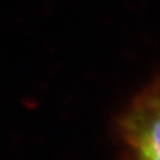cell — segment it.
<instances>
[{"mask_svg": "<svg viewBox=\"0 0 160 160\" xmlns=\"http://www.w3.org/2000/svg\"><path fill=\"white\" fill-rule=\"evenodd\" d=\"M127 136L138 160H160V97L149 96L136 107Z\"/></svg>", "mask_w": 160, "mask_h": 160, "instance_id": "cell-1", "label": "cell"}]
</instances>
